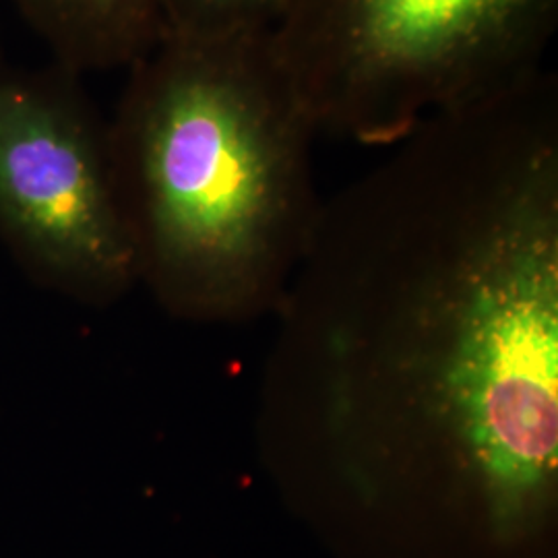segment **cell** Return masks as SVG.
Wrapping results in <instances>:
<instances>
[{"instance_id": "1", "label": "cell", "mask_w": 558, "mask_h": 558, "mask_svg": "<svg viewBox=\"0 0 558 558\" xmlns=\"http://www.w3.org/2000/svg\"><path fill=\"white\" fill-rule=\"evenodd\" d=\"M311 240L405 296L377 375L486 536L548 523L558 474V81L422 120Z\"/></svg>"}, {"instance_id": "5", "label": "cell", "mask_w": 558, "mask_h": 558, "mask_svg": "<svg viewBox=\"0 0 558 558\" xmlns=\"http://www.w3.org/2000/svg\"><path fill=\"white\" fill-rule=\"evenodd\" d=\"M60 66L129 69L158 40L161 0H9Z\"/></svg>"}, {"instance_id": "6", "label": "cell", "mask_w": 558, "mask_h": 558, "mask_svg": "<svg viewBox=\"0 0 558 558\" xmlns=\"http://www.w3.org/2000/svg\"><path fill=\"white\" fill-rule=\"evenodd\" d=\"M292 0H161L160 38L271 32Z\"/></svg>"}, {"instance_id": "2", "label": "cell", "mask_w": 558, "mask_h": 558, "mask_svg": "<svg viewBox=\"0 0 558 558\" xmlns=\"http://www.w3.org/2000/svg\"><path fill=\"white\" fill-rule=\"evenodd\" d=\"M110 126L137 260L191 294L253 296L300 259L319 216V137L269 32L160 38Z\"/></svg>"}, {"instance_id": "3", "label": "cell", "mask_w": 558, "mask_h": 558, "mask_svg": "<svg viewBox=\"0 0 558 558\" xmlns=\"http://www.w3.org/2000/svg\"><path fill=\"white\" fill-rule=\"evenodd\" d=\"M558 0H292L269 32L317 133L393 145L538 75Z\"/></svg>"}, {"instance_id": "4", "label": "cell", "mask_w": 558, "mask_h": 558, "mask_svg": "<svg viewBox=\"0 0 558 558\" xmlns=\"http://www.w3.org/2000/svg\"><path fill=\"white\" fill-rule=\"evenodd\" d=\"M81 77L0 57V230L52 274L119 283L140 260L110 126Z\"/></svg>"}]
</instances>
